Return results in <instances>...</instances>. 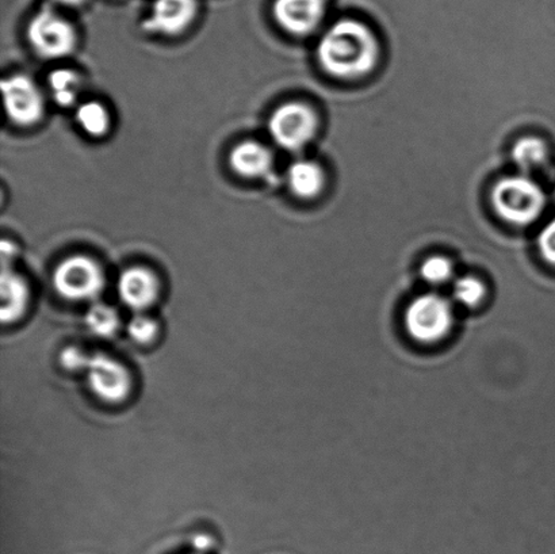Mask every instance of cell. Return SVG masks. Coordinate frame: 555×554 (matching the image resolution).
Wrapping results in <instances>:
<instances>
[{"label":"cell","mask_w":555,"mask_h":554,"mask_svg":"<svg viewBox=\"0 0 555 554\" xmlns=\"http://www.w3.org/2000/svg\"><path fill=\"white\" fill-rule=\"evenodd\" d=\"M52 2L63 5H80L86 2V0H52Z\"/></svg>","instance_id":"484cf974"},{"label":"cell","mask_w":555,"mask_h":554,"mask_svg":"<svg viewBox=\"0 0 555 554\" xmlns=\"http://www.w3.org/2000/svg\"><path fill=\"white\" fill-rule=\"evenodd\" d=\"M513 157L516 166L524 171H530L546 160L547 149L541 139L525 138L514 145Z\"/></svg>","instance_id":"ac0fdd59"},{"label":"cell","mask_w":555,"mask_h":554,"mask_svg":"<svg viewBox=\"0 0 555 554\" xmlns=\"http://www.w3.org/2000/svg\"><path fill=\"white\" fill-rule=\"evenodd\" d=\"M130 338L140 345L150 344L157 334V323L144 314H138L128 324Z\"/></svg>","instance_id":"44dd1931"},{"label":"cell","mask_w":555,"mask_h":554,"mask_svg":"<svg viewBox=\"0 0 555 554\" xmlns=\"http://www.w3.org/2000/svg\"><path fill=\"white\" fill-rule=\"evenodd\" d=\"M273 154L268 146L257 141H242L233 146L230 166L237 176L258 179L268 176L273 168Z\"/></svg>","instance_id":"7c38bea8"},{"label":"cell","mask_w":555,"mask_h":554,"mask_svg":"<svg viewBox=\"0 0 555 554\" xmlns=\"http://www.w3.org/2000/svg\"><path fill=\"white\" fill-rule=\"evenodd\" d=\"M197 13V0H155L143 27L156 35L178 36L193 24Z\"/></svg>","instance_id":"9c48e42d"},{"label":"cell","mask_w":555,"mask_h":554,"mask_svg":"<svg viewBox=\"0 0 555 554\" xmlns=\"http://www.w3.org/2000/svg\"><path fill=\"white\" fill-rule=\"evenodd\" d=\"M451 304L438 295H424L410 304L405 312V328L412 339L431 345L442 340L453 328Z\"/></svg>","instance_id":"277c9868"},{"label":"cell","mask_w":555,"mask_h":554,"mask_svg":"<svg viewBox=\"0 0 555 554\" xmlns=\"http://www.w3.org/2000/svg\"><path fill=\"white\" fill-rule=\"evenodd\" d=\"M117 289L125 306L133 311H144L156 301L160 286L151 270L134 266L119 275Z\"/></svg>","instance_id":"8fae6325"},{"label":"cell","mask_w":555,"mask_h":554,"mask_svg":"<svg viewBox=\"0 0 555 554\" xmlns=\"http://www.w3.org/2000/svg\"><path fill=\"white\" fill-rule=\"evenodd\" d=\"M422 276L428 284H446L453 276V265L443 257L429 258L422 266Z\"/></svg>","instance_id":"ffe728a7"},{"label":"cell","mask_w":555,"mask_h":554,"mask_svg":"<svg viewBox=\"0 0 555 554\" xmlns=\"http://www.w3.org/2000/svg\"><path fill=\"white\" fill-rule=\"evenodd\" d=\"M211 546V540L206 536H198L197 539L194 540V547L198 551H208Z\"/></svg>","instance_id":"d4e9b609"},{"label":"cell","mask_w":555,"mask_h":554,"mask_svg":"<svg viewBox=\"0 0 555 554\" xmlns=\"http://www.w3.org/2000/svg\"><path fill=\"white\" fill-rule=\"evenodd\" d=\"M86 324L92 334L101 338H111L117 333L119 318L116 311L106 304L96 302L86 313Z\"/></svg>","instance_id":"e0dca14e"},{"label":"cell","mask_w":555,"mask_h":554,"mask_svg":"<svg viewBox=\"0 0 555 554\" xmlns=\"http://www.w3.org/2000/svg\"><path fill=\"white\" fill-rule=\"evenodd\" d=\"M53 286L60 296L70 301H90L105 287V274L94 259L74 255L57 265Z\"/></svg>","instance_id":"5b68a950"},{"label":"cell","mask_w":555,"mask_h":554,"mask_svg":"<svg viewBox=\"0 0 555 554\" xmlns=\"http://www.w3.org/2000/svg\"><path fill=\"white\" fill-rule=\"evenodd\" d=\"M287 184L297 197L313 198L324 188V172L318 163L297 160L288 167Z\"/></svg>","instance_id":"5bb4252c"},{"label":"cell","mask_w":555,"mask_h":554,"mask_svg":"<svg viewBox=\"0 0 555 554\" xmlns=\"http://www.w3.org/2000/svg\"><path fill=\"white\" fill-rule=\"evenodd\" d=\"M2 94L10 121L25 128L41 121L46 102L40 87L29 76L16 74L3 79Z\"/></svg>","instance_id":"52a82bcc"},{"label":"cell","mask_w":555,"mask_h":554,"mask_svg":"<svg viewBox=\"0 0 555 554\" xmlns=\"http://www.w3.org/2000/svg\"><path fill=\"white\" fill-rule=\"evenodd\" d=\"M90 356L85 355L78 347H67L60 355V362L69 372H85Z\"/></svg>","instance_id":"7402d4cb"},{"label":"cell","mask_w":555,"mask_h":554,"mask_svg":"<svg viewBox=\"0 0 555 554\" xmlns=\"http://www.w3.org/2000/svg\"><path fill=\"white\" fill-rule=\"evenodd\" d=\"M278 25L294 36H305L319 26L324 15V0H275Z\"/></svg>","instance_id":"30bf717a"},{"label":"cell","mask_w":555,"mask_h":554,"mask_svg":"<svg viewBox=\"0 0 555 554\" xmlns=\"http://www.w3.org/2000/svg\"><path fill=\"white\" fill-rule=\"evenodd\" d=\"M26 36L37 56L48 60L69 56L78 43L74 26L49 8L41 9L33 16Z\"/></svg>","instance_id":"3957f363"},{"label":"cell","mask_w":555,"mask_h":554,"mask_svg":"<svg viewBox=\"0 0 555 554\" xmlns=\"http://www.w3.org/2000/svg\"><path fill=\"white\" fill-rule=\"evenodd\" d=\"M318 129V118L312 108L302 103H285L276 108L269 119L271 138L281 149L296 152L313 139Z\"/></svg>","instance_id":"8992f818"},{"label":"cell","mask_w":555,"mask_h":554,"mask_svg":"<svg viewBox=\"0 0 555 554\" xmlns=\"http://www.w3.org/2000/svg\"><path fill=\"white\" fill-rule=\"evenodd\" d=\"M486 297V286L475 276H462L454 284V298L465 307H477Z\"/></svg>","instance_id":"d6986e66"},{"label":"cell","mask_w":555,"mask_h":554,"mask_svg":"<svg viewBox=\"0 0 555 554\" xmlns=\"http://www.w3.org/2000/svg\"><path fill=\"white\" fill-rule=\"evenodd\" d=\"M76 123L91 138H103L111 129V114L101 102L89 101L78 106Z\"/></svg>","instance_id":"2e32d148"},{"label":"cell","mask_w":555,"mask_h":554,"mask_svg":"<svg viewBox=\"0 0 555 554\" xmlns=\"http://www.w3.org/2000/svg\"><path fill=\"white\" fill-rule=\"evenodd\" d=\"M92 392L106 403H121L128 398L132 379L127 368L105 355L90 356L86 366Z\"/></svg>","instance_id":"ba28073f"},{"label":"cell","mask_w":555,"mask_h":554,"mask_svg":"<svg viewBox=\"0 0 555 554\" xmlns=\"http://www.w3.org/2000/svg\"><path fill=\"white\" fill-rule=\"evenodd\" d=\"M377 38L361 22H337L321 38L318 57L326 73L340 79H353L372 73L377 65Z\"/></svg>","instance_id":"6da1fadb"},{"label":"cell","mask_w":555,"mask_h":554,"mask_svg":"<svg viewBox=\"0 0 555 554\" xmlns=\"http://www.w3.org/2000/svg\"><path fill=\"white\" fill-rule=\"evenodd\" d=\"M16 247L8 239L2 242V268H9V263L14 259Z\"/></svg>","instance_id":"cb8c5ba5"},{"label":"cell","mask_w":555,"mask_h":554,"mask_svg":"<svg viewBox=\"0 0 555 554\" xmlns=\"http://www.w3.org/2000/svg\"><path fill=\"white\" fill-rule=\"evenodd\" d=\"M540 249L542 257L547 263L555 266V220L548 222L545 230L541 232Z\"/></svg>","instance_id":"603a6c76"},{"label":"cell","mask_w":555,"mask_h":554,"mask_svg":"<svg viewBox=\"0 0 555 554\" xmlns=\"http://www.w3.org/2000/svg\"><path fill=\"white\" fill-rule=\"evenodd\" d=\"M0 292H2V308H0L2 322L4 324L13 323L25 312L27 301H29V287L13 269L3 268Z\"/></svg>","instance_id":"4fadbf2b"},{"label":"cell","mask_w":555,"mask_h":554,"mask_svg":"<svg viewBox=\"0 0 555 554\" xmlns=\"http://www.w3.org/2000/svg\"><path fill=\"white\" fill-rule=\"evenodd\" d=\"M492 203L503 220L515 226H527L540 217L546 199L541 188L531 179L508 177L493 188Z\"/></svg>","instance_id":"7a4b0ae2"},{"label":"cell","mask_w":555,"mask_h":554,"mask_svg":"<svg viewBox=\"0 0 555 554\" xmlns=\"http://www.w3.org/2000/svg\"><path fill=\"white\" fill-rule=\"evenodd\" d=\"M51 96L59 106H74L78 101L81 89V79L79 74L68 68L54 69L48 79Z\"/></svg>","instance_id":"9a60e30c"}]
</instances>
